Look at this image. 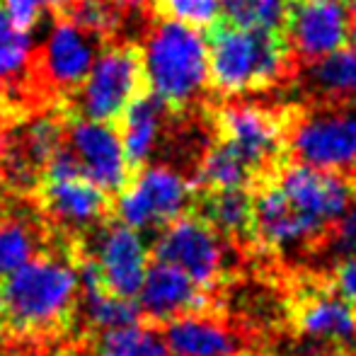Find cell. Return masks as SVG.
Segmentation results:
<instances>
[{
    "mask_svg": "<svg viewBox=\"0 0 356 356\" xmlns=\"http://www.w3.org/2000/svg\"><path fill=\"white\" fill-rule=\"evenodd\" d=\"M80 240L61 250H42L3 279L5 332L15 337H51L66 332L80 310L75 252Z\"/></svg>",
    "mask_w": 356,
    "mask_h": 356,
    "instance_id": "1",
    "label": "cell"
},
{
    "mask_svg": "<svg viewBox=\"0 0 356 356\" xmlns=\"http://www.w3.org/2000/svg\"><path fill=\"white\" fill-rule=\"evenodd\" d=\"M141 47L148 90L175 119H182L209 88V44L197 27L153 17Z\"/></svg>",
    "mask_w": 356,
    "mask_h": 356,
    "instance_id": "2",
    "label": "cell"
},
{
    "mask_svg": "<svg viewBox=\"0 0 356 356\" xmlns=\"http://www.w3.org/2000/svg\"><path fill=\"white\" fill-rule=\"evenodd\" d=\"M296 75V58L284 34L240 29L216 22L209 27V88L220 97L254 92Z\"/></svg>",
    "mask_w": 356,
    "mask_h": 356,
    "instance_id": "3",
    "label": "cell"
},
{
    "mask_svg": "<svg viewBox=\"0 0 356 356\" xmlns=\"http://www.w3.org/2000/svg\"><path fill=\"white\" fill-rule=\"evenodd\" d=\"M148 90L143 47L129 39H109L99 49L92 68L78 92L63 104L71 117L117 127L127 107Z\"/></svg>",
    "mask_w": 356,
    "mask_h": 356,
    "instance_id": "4",
    "label": "cell"
},
{
    "mask_svg": "<svg viewBox=\"0 0 356 356\" xmlns=\"http://www.w3.org/2000/svg\"><path fill=\"white\" fill-rule=\"evenodd\" d=\"M99 34L88 32L68 17H54L47 44L34 49L29 63V90L42 107H63L85 83L99 49Z\"/></svg>",
    "mask_w": 356,
    "mask_h": 356,
    "instance_id": "5",
    "label": "cell"
},
{
    "mask_svg": "<svg viewBox=\"0 0 356 356\" xmlns=\"http://www.w3.org/2000/svg\"><path fill=\"white\" fill-rule=\"evenodd\" d=\"M286 158L318 170H342L356 160V102L291 104Z\"/></svg>",
    "mask_w": 356,
    "mask_h": 356,
    "instance_id": "6",
    "label": "cell"
},
{
    "mask_svg": "<svg viewBox=\"0 0 356 356\" xmlns=\"http://www.w3.org/2000/svg\"><path fill=\"white\" fill-rule=\"evenodd\" d=\"M228 102L209 109L216 141L228 143L254 175V184L272 177L286 160L289 107H262L254 102Z\"/></svg>",
    "mask_w": 356,
    "mask_h": 356,
    "instance_id": "7",
    "label": "cell"
},
{
    "mask_svg": "<svg viewBox=\"0 0 356 356\" xmlns=\"http://www.w3.org/2000/svg\"><path fill=\"white\" fill-rule=\"evenodd\" d=\"M272 177L320 245L327 243L337 220L356 199V170L334 172L284 160Z\"/></svg>",
    "mask_w": 356,
    "mask_h": 356,
    "instance_id": "8",
    "label": "cell"
},
{
    "mask_svg": "<svg viewBox=\"0 0 356 356\" xmlns=\"http://www.w3.org/2000/svg\"><path fill=\"white\" fill-rule=\"evenodd\" d=\"M286 323L296 337L320 349L344 352L356 344V308L327 279H300L286 300Z\"/></svg>",
    "mask_w": 356,
    "mask_h": 356,
    "instance_id": "9",
    "label": "cell"
},
{
    "mask_svg": "<svg viewBox=\"0 0 356 356\" xmlns=\"http://www.w3.org/2000/svg\"><path fill=\"white\" fill-rule=\"evenodd\" d=\"M192 202V182H187L168 165H150L138 170L127 189L117 194L114 211L124 225L134 230L165 228L175 218L187 213Z\"/></svg>",
    "mask_w": 356,
    "mask_h": 356,
    "instance_id": "10",
    "label": "cell"
},
{
    "mask_svg": "<svg viewBox=\"0 0 356 356\" xmlns=\"http://www.w3.org/2000/svg\"><path fill=\"white\" fill-rule=\"evenodd\" d=\"M197 211H187L163 228L153 245V259L182 269L199 286L216 291L225 277V245Z\"/></svg>",
    "mask_w": 356,
    "mask_h": 356,
    "instance_id": "11",
    "label": "cell"
},
{
    "mask_svg": "<svg viewBox=\"0 0 356 356\" xmlns=\"http://www.w3.org/2000/svg\"><path fill=\"white\" fill-rule=\"evenodd\" d=\"M39 216L56 228L63 240H83L109 220L114 204L107 192L95 187L90 179H42L34 187Z\"/></svg>",
    "mask_w": 356,
    "mask_h": 356,
    "instance_id": "12",
    "label": "cell"
},
{
    "mask_svg": "<svg viewBox=\"0 0 356 356\" xmlns=\"http://www.w3.org/2000/svg\"><path fill=\"white\" fill-rule=\"evenodd\" d=\"M347 0H289L284 39L296 63H313L347 44Z\"/></svg>",
    "mask_w": 356,
    "mask_h": 356,
    "instance_id": "13",
    "label": "cell"
},
{
    "mask_svg": "<svg viewBox=\"0 0 356 356\" xmlns=\"http://www.w3.org/2000/svg\"><path fill=\"white\" fill-rule=\"evenodd\" d=\"M63 143L73 150L83 177L90 179L95 187L117 197L131 182L134 172L124 155V145L119 138L117 127L90 119L68 117L66 138Z\"/></svg>",
    "mask_w": 356,
    "mask_h": 356,
    "instance_id": "14",
    "label": "cell"
},
{
    "mask_svg": "<svg viewBox=\"0 0 356 356\" xmlns=\"http://www.w3.org/2000/svg\"><path fill=\"white\" fill-rule=\"evenodd\" d=\"M138 308L145 325L160 327L179 315L218 308V300L213 291L199 286L182 269L155 259L148 264L143 286L138 291Z\"/></svg>",
    "mask_w": 356,
    "mask_h": 356,
    "instance_id": "15",
    "label": "cell"
},
{
    "mask_svg": "<svg viewBox=\"0 0 356 356\" xmlns=\"http://www.w3.org/2000/svg\"><path fill=\"white\" fill-rule=\"evenodd\" d=\"M165 344L172 356H238L254 347V339L213 308L165 323Z\"/></svg>",
    "mask_w": 356,
    "mask_h": 356,
    "instance_id": "16",
    "label": "cell"
},
{
    "mask_svg": "<svg viewBox=\"0 0 356 356\" xmlns=\"http://www.w3.org/2000/svg\"><path fill=\"white\" fill-rule=\"evenodd\" d=\"M95 235H97V248L90 254L102 272L104 286L122 298H136L148 272V250L141 235L122 220L119 223L107 220L95 230Z\"/></svg>",
    "mask_w": 356,
    "mask_h": 356,
    "instance_id": "17",
    "label": "cell"
},
{
    "mask_svg": "<svg viewBox=\"0 0 356 356\" xmlns=\"http://www.w3.org/2000/svg\"><path fill=\"white\" fill-rule=\"evenodd\" d=\"M168 117H172V114L168 112V107H165L150 90H145V92H141L129 104L127 112H124L122 119L117 122V131L124 145V155H127V163L134 175L141 168H145L150 153H153L155 145H158L160 131H163V124Z\"/></svg>",
    "mask_w": 356,
    "mask_h": 356,
    "instance_id": "18",
    "label": "cell"
},
{
    "mask_svg": "<svg viewBox=\"0 0 356 356\" xmlns=\"http://www.w3.org/2000/svg\"><path fill=\"white\" fill-rule=\"evenodd\" d=\"M194 209L230 245H252V189L194 192Z\"/></svg>",
    "mask_w": 356,
    "mask_h": 356,
    "instance_id": "19",
    "label": "cell"
},
{
    "mask_svg": "<svg viewBox=\"0 0 356 356\" xmlns=\"http://www.w3.org/2000/svg\"><path fill=\"white\" fill-rule=\"evenodd\" d=\"M305 85L320 102H356V49H337L313 61Z\"/></svg>",
    "mask_w": 356,
    "mask_h": 356,
    "instance_id": "20",
    "label": "cell"
},
{
    "mask_svg": "<svg viewBox=\"0 0 356 356\" xmlns=\"http://www.w3.org/2000/svg\"><path fill=\"white\" fill-rule=\"evenodd\" d=\"M194 192L207 189H252L254 175L245 160L223 141H213L204 150L197 165V179L192 182Z\"/></svg>",
    "mask_w": 356,
    "mask_h": 356,
    "instance_id": "21",
    "label": "cell"
},
{
    "mask_svg": "<svg viewBox=\"0 0 356 356\" xmlns=\"http://www.w3.org/2000/svg\"><path fill=\"white\" fill-rule=\"evenodd\" d=\"M42 220H29L27 216H3L0 218V279L17 272L37 252L47 250Z\"/></svg>",
    "mask_w": 356,
    "mask_h": 356,
    "instance_id": "22",
    "label": "cell"
},
{
    "mask_svg": "<svg viewBox=\"0 0 356 356\" xmlns=\"http://www.w3.org/2000/svg\"><path fill=\"white\" fill-rule=\"evenodd\" d=\"M80 308L85 310V320L95 332H107V330H122L143 325L141 308L134 298H122L112 293L107 286L99 289L80 291Z\"/></svg>",
    "mask_w": 356,
    "mask_h": 356,
    "instance_id": "23",
    "label": "cell"
},
{
    "mask_svg": "<svg viewBox=\"0 0 356 356\" xmlns=\"http://www.w3.org/2000/svg\"><path fill=\"white\" fill-rule=\"evenodd\" d=\"M32 54L34 49L29 44V34L17 32L10 24V19L5 17L3 10H0V83L32 95V90H29V63H32Z\"/></svg>",
    "mask_w": 356,
    "mask_h": 356,
    "instance_id": "24",
    "label": "cell"
},
{
    "mask_svg": "<svg viewBox=\"0 0 356 356\" xmlns=\"http://www.w3.org/2000/svg\"><path fill=\"white\" fill-rule=\"evenodd\" d=\"M289 0H220L218 19L230 27L284 34Z\"/></svg>",
    "mask_w": 356,
    "mask_h": 356,
    "instance_id": "25",
    "label": "cell"
},
{
    "mask_svg": "<svg viewBox=\"0 0 356 356\" xmlns=\"http://www.w3.org/2000/svg\"><path fill=\"white\" fill-rule=\"evenodd\" d=\"M95 356H172L153 325L107 330L99 332Z\"/></svg>",
    "mask_w": 356,
    "mask_h": 356,
    "instance_id": "26",
    "label": "cell"
},
{
    "mask_svg": "<svg viewBox=\"0 0 356 356\" xmlns=\"http://www.w3.org/2000/svg\"><path fill=\"white\" fill-rule=\"evenodd\" d=\"M155 17H170L189 27H211L220 15V0H150Z\"/></svg>",
    "mask_w": 356,
    "mask_h": 356,
    "instance_id": "27",
    "label": "cell"
},
{
    "mask_svg": "<svg viewBox=\"0 0 356 356\" xmlns=\"http://www.w3.org/2000/svg\"><path fill=\"white\" fill-rule=\"evenodd\" d=\"M0 10L10 19L17 32L29 34L39 27L42 19V3L39 0H0Z\"/></svg>",
    "mask_w": 356,
    "mask_h": 356,
    "instance_id": "28",
    "label": "cell"
},
{
    "mask_svg": "<svg viewBox=\"0 0 356 356\" xmlns=\"http://www.w3.org/2000/svg\"><path fill=\"white\" fill-rule=\"evenodd\" d=\"M327 243H332L334 252H337L339 257H344V254H356V199L349 204V209L344 211L342 218L337 220V225H334Z\"/></svg>",
    "mask_w": 356,
    "mask_h": 356,
    "instance_id": "29",
    "label": "cell"
},
{
    "mask_svg": "<svg viewBox=\"0 0 356 356\" xmlns=\"http://www.w3.org/2000/svg\"><path fill=\"white\" fill-rule=\"evenodd\" d=\"M332 289L356 308V254H344L327 277Z\"/></svg>",
    "mask_w": 356,
    "mask_h": 356,
    "instance_id": "30",
    "label": "cell"
},
{
    "mask_svg": "<svg viewBox=\"0 0 356 356\" xmlns=\"http://www.w3.org/2000/svg\"><path fill=\"white\" fill-rule=\"evenodd\" d=\"M39 3H44L49 10H51L54 17H61V15L68 13V8L75 3V0H39Z\"/></svg>",
    "mask_w": 356,
    "mask_h": 356,
    "instance_id": "31",
    "label": "cell"
},
{
    "mask_svg": "<svg viewBox=\"0 0 356 356\" xmlns=\"http://www.w3.org/2000/svg\"><path fill=\"white\" fill-rule=\"evenodd\" d=\"M347 44L352 49H356V13L352 15V19H349V29H347Z\"/></svg>",
    "mask_w": 356,
    "mask_h": 356,
    "instance_id": "32",
    "label": "cell"
},
{
    "mask_svg": "<svg viewBox=\"0 0 356 356\" xmlns=\"http://www.w3.org/2000/svg\"><path fill=\"white\" fill-rule=\"evenodd\" d=\"M238 356H274L272 352H267V349H262L259 344H254V347L245 349V352H240Z\"/></svg>",
    "mask_w": 356,
    "mask_h": 356,
    "instance_id": "33",
    "label": "cell"
},
{
    "mask_svg": "<svg viewBox=\"0 0 356 356\" xmlns=\"http://www.w3.org/2000/svg\"><path fill=\"white\" fill-rule=\"evenodd\" d=\"M3 318H5V298H3V279H0V327H5Z\"/></svg>",
    "mask_w": 356,
    "mask_h": 356,
    "instance_id": "34",
    "label": "cell"
},
{
    "mask_svg": "<svg viewBox=\"0 0 356 356\" xmlns=\"http://www.w3.org/2000/svg\"><path fill=\"white\" fill-rule=\"evenodd\" d=\"M3 192H0V218H3V216H5V204H3Z\"/></svg>",
    "mask_w": 356,
    "mask_h": 356,
    "instance_id": "35",
    "label": "cell"
},
{
    "mask_svg": "<svg viewBox=\"0 0 356 356\" xmlns=\"http://www.w3.org/2000/svg\"><path fill=\"white\" fill-rule=\"evenodd\" d=\"M347 356H356V344H354L352 349H349V352H347Z\"/></svg>",
    "mask_w": 356,
    "mask_h": 356,
    "instance_id": "36",
    "label": "cell"
},
{
    "mask_svg": "<svg viewBox=\"0 0 356 356\" xmlns=\"http://www.w3.org/2000/svg\"><path fill=\"white\" fill-rule=\"evenodd\" d=\"M332 354H337V352H323L320 356H332Z\"/></svg>",
    "mask_w": 356,
    "mask_h": 356,
    "instance_id": "37",
    "label": "cell"
},
{
    "mask_svg": "<svg viewBox=\"0 0 356 356\" xmlns=\"http://www.w3.org/2000/svg\"><path fill=\"white\" fill-rule=\"evenodd\" d=\"M332 356H347V354H344V352H337V354H332Z\"/></svg>",
    "mask_w": 356,
    "mask_h": 356,
    "instance_id": "38",
    "label": "cell"
}]
</instances>
